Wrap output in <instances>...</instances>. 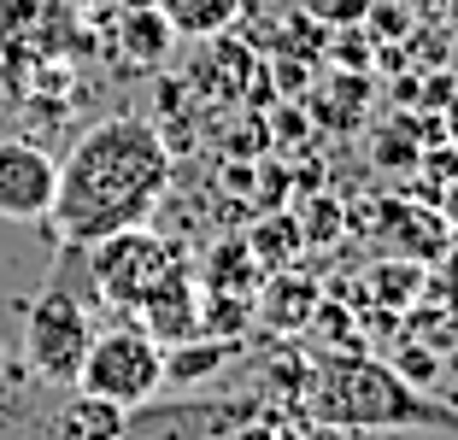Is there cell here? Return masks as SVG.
Returning <instances> with one entry per match:
<instances>
[{
    "instance_id": "7a4b0ae2",
    "label": "cell",
    "mask_w": 458,
    "mask_h": 440,
    "mask_svg": "<svg viewBox=\"0 0 458 440\" xmlns=\"http://www.w3.org/2000/svg\"><path fill=\"white\" fill-rule=\"evenodd\" d=\"M294 411L306 423L377 435V428H458V411L435 405L423 387H411L394 364L370 352H318L300 364Z\"/></svg>"
},
{
    "instance_id": "7402d4cb",
    "label": "cell",
    "mask_w": 458,
    "mask_h": 440,
    "mask_svg": "<svg viewBox=\"0 0 458 440\" xmlns=\"http://www.w3.org/2000/svg\"><path fill=\"white\" fill-rule=\"evenodd\" d=\"M388 364H394V370H400L411 387H423V393H429L435 376H441V359H435V347H429V341H418V334L394 341V359H388Z\"/></svg>"
},
{
    "instance_id": "e0dca14e",
    "label": "cell",
    "mask_w": 458,
    "mask_h": 440,
    "mask_svg": "<svg viewBox=\"0 0 458 440\" xmlns=\"http://www.w3.org/2000/svg\"><path fill=\"white\" fill-rule=\"evenodd\" d=\"M259 282H265V265L253 258V247H247V235H229V241H217L212 253H206V288L259 293Z\"/></svg>"
},
{
    "instance_id": "ffe728a7",
    "label": "cell",
    "mask_w": 458,
    "mask_h": 440,
    "mask_svg": "<svg viewBox=\"0 0 458 440\" xmlns=\"http://www.w3.org/2000/svg\"><path fill=\"white\" fill-rule=\"evenodd\" d=\"M418 288H423V265L418 258H382L377 270H370V300H382L377 311H400V306H411L418 300Z\"/></svg>"
},
{
    "instance_id": "4316f807",
    "label": "cell",
    "mask_w": 458,
    "mask_h": 440,
    "mask_svg": "<svg viewBox=\"0 0 458 440\" xmlns=\"http://www.w3.org/2000/svg\"><path fill=\"white\" fill-rule=\"evenodd\" d=\"M364 6H370V0H318L311 18L329 24V30H341V24H364Z\"/></svg>"
},
{
    "instance_id": "8992f818",
    "label": "cell",
    "mask_w": 458,
    "mask_h": 440,
    "mask_svg": "<svg viewBox=\"0 0 458 440\" xmlns=\"http://www.w3.org/2000/svg\"><path fill=\"white\" fill-rule=\"evenodd\" d=\"M59 188V159L36 141H0V217L6 224H47Z\"/></svg>"
},
{
    "instance_id": "2e32d148",
    "label": "cell",
    "mask_w": 458,
    "mask_h": 440,
    "mask_svg": "<svg viewBox=\"0 0 458 440\" xmlns=\"http://www.w3.org/2000/svg\"><path fill=\"white\" fill-rule=\"evenodd\" d=\"M153 6L165 13V24H171L176 36L206 41V36H217V30H229L242 18L247 0H153Z\"/></svg>"
},
{
    "instance_id": "f546056e",
    "label": "cell",
    "mask_w": 458,
    "mask_h": 440,
    "mask_svg": "<svg viewBox=\"0 0 458 440\" xmlns=\"http://www.w3.org/2000/svg\"><path fill=\"white\" fill-rule=\"evenodd\" d=\"M446 59H453V71H458V36H453V41H446Z\"/></svg>"
},
{
    "instance_id": "836d02e7",
    "label": "cell",
    "mask_w": 458,
    "mask_h": 440,
    "mask_svg": "<svg viewBox=\"0 0 458 440\" xmlns=\"http://www.w3.org/2000/svg\"><path fill=\"white\" fill-rule=\"evenodd\" d=\"M341 440H359V435H341Z\"/></svg>"
},
{
    "instance_id": "6da1fadb",
    "label": "cell",
    "mask_w": 458,
    "mask_h": 440,
    "mask_svg": "<svg viewBox=\"0 0 458 440\" xmlns=\"http://www.w3.org/2000/svg\"><path fill=\"white\" fill-rule=\"evenodd\" d=\"M165 194H171L165 135L141 118H100L95 130L77 135V147L59 165L47 229L59 235L65 253H82L112 229L148 224Z\"/></svg>"
},
{
    "instance_id": "9a60e30c",
    "label": "cell",
    "mask_w": 458,
    "mask_h": 440,
    "mask_svg": "<svg viewBox=\"0 0 458 440\" xmlns=\"http://www.w3.org/2000/svg\"><path fill=\"white\" fill-rule=\"evenodd\" d=\"M247 247H253V258L265 265V276L270 270H288L300 258V224H294V206H270L265 217L253 224V235H247Z\"/></svg>"
},
{
    "instance_id": "52a82bcc",
    "label": "cell",
    "mask_w": 458,
    "mask_h": 440,
    "mask_svg": "<svg viewBox=\"0 0 458 440\" xmlns=\"http://www.w3.org/2000/svg\"><path fill=\"white\" fill-rule=\"evenodd\" d=\"M259 400H171V405H130L123 411V435L118 440H200L206 428H235L242 417H253Z\"/></svg>"
},
{
    "instance_id": "5bb4252c",
    "label": "cell",
    "mask_w": 458,
    "mask_h": 440,
    "mask_svg": "<svg viewBox=\"0 0 458 440\" xmlns=\"http://www.w3.org/2000/svg\"><path fill=\"white\" fill-rule=\"evenodd\" d=\"M118 41H123V59H130V65H165V54L176 47V30L165 24V13L153 0H141L135 13H123Z\"/></svg>"
},
{
    "instance_id": "30bf717a",
    "label": "cell",
    "mask_w": 458,
    "mask_h": 440,
    "mask_svg": "<svg viewBox=\"0 0 458 440\" xmlns=\"http://www.w3.org/2000/svg\"><path fill=\"white\" fill-rule=\"evenodd\" d=\"M364 235L388 241L400 258H435L446 247V224L429 212V206H411V200H370V224H364Z\"/></svg>"
},
{
    "instance_id": "603a6c76",
    "label": "cell",
    "mask_w": 458,
    "mask_h": 440,
    "mask_svg": "<svg viewBox=\"0 0 458 440\" xmlns=\"http://www.w3.org/2000/svg\"><path fill=\"white\" fill-rule=\"evenodd\" d=\"M364 24H370V41H411V13H405L400 0H370L364 6Z\"/></svg>"
},
{
    "instance_id": "4fadbf2b",
    "label": "cell",
    "mask_w": 458,
    "mask_h": 440,
    "mask_svg": "<svg viewBox=\"0 0 458 440\" xmlns=\"http://www.w3.org/2000/svg\"><path fill=\"white\" fill-rule=\"evenodd\" d=\"M212 47H206V59L194 65V77H200L206 94H224V100H242L247 82H253L259 71V54L247 47L242 36H229V30H217V36H206Z\"/></svg>"
},
{
    "instance_id": "f1b7e54d",
    "label": "cell",
    "mask_w": 458,
    "mask_h": 440,
    "mask_svg": "<svg viewBox=\"0 0 458 440\" xmlns=\"http://www.w3.org/2000/svg\"><path fill=\"white\" fill-rule=\"evenodd\" d=\"M446 141H458V100L446 106Z\"/></svg>"
},
{
    "instance_id": "1f68e13d",
    "label": "cell",
    "mask_w": 458,
    "mask_h": 440,
    "mask_svg": "<svg viewBox=\"0 0 458 440\" xmlns=\"http://www.w3.org/2000/svg\"><path fill=\"white\" fill-rule=\"evenodd\" d=\"M418 6H423V13H429V6H441V0H418Z\"/></svg>"
},
{
    "instance_id": "9c48e42d",
    "label": "cell",
    "mask_w": 458,
    "mask_h": 440,
    "mask_svg": "<svg viewBox=\"0 0 458 440\" xmlns=\"http://www.w3.org/2000/svg\"><path fill=\"white\" fill-rule=\"evenodd\" d=\"M200 282L189 276V270L176 265L171 276L159 282V288H148V300H141V329L159 341V347H176V341H189V334H200Z\"/></svg>"
},
{
    "instance_id": "83f0119b",
    "label": "cell",
    "mask_w": 458,
    "mask_h": 440,
    "mask_svg": "<svg viewBox=\"0 0 458 440\" xmlns=\"http://www.w3.org/2000/svg\"><path fill=\"white\" fill-rule=\"evenodd\" d=\"M394 100H400V106H418V71H400V82H394Z\"/></svg>"
},
{
    "instance_id": "277c9868",
    "label": "cell",
    "mask_w": 458,
    "mask_h": 440,
    "mask_svg": "<svg viewBox=\"0 0 458 440\" xmlns=\"http://www.w3.org/2000/svg\"><path fill=\"white\" fill-rule=\"evenodd\" d=\"M82 393H100L112 405H141L165 387V347L153 341L141 323H118V329L95 334L89 352H82V370H77Z\"/></svg>"
},
{
    "instance_id": "4dcf8cb0",
    "label": "cell",
    "mask_w": 458,
    "mask_h": 440,
    "mask_svg": "<svg viewBox=\"0 0 458 440\" xmlns=\"http://www.w3.org/2000/svg\"><path fill=\"white\" fill-rule=\"evenodd\" d=\"M200 440H229V428H206V435Z\"/></svg>"
},
{
    "instance_id": "44dd1931",
    "label": "cell",
    "mask_w": 458,
    "mask_h": 440,
    "mask_svg": "<svg viewBox=\"0 0 458 440\" xmlns=\"http://www.w3.org/2000/svg\"><path fill=\"white\" fill-rule=\"evenodd\" d=\"M370 159H377V171H411V165L423 159V141H418V123L405 118H388L377 135H370Z\"/></svg>"
},
{
    "instance_id": "ac0fdd59",
    "label": "cell",
    "mask_w": 458,
    "mask_h": 440,
    "mask_svg": "<svg viewBox=\"0 0 458 440\" xmlns=\"http://www.w3.org/2000/svg\"><path fill=\"white\" fill-rule=\"evenodd\" d=\"M123 435V405L100 400V393H82L65 405V417H59V435L54 440H118Z\"/></svg>"
},
{
    "instance_id": "3957f363",
    "label": "cell",
    "mask_w": 458,
    "mask_h": 440,
    "mask_svg": "<svg viewBox=\"0 0 458 440\" xmlns=\"http://www.w3.org/2000/svg\"><path fill=\"white\" fill-rule=\"evenodd\" d=\"M82 253H89V288L118 311H135L148 300V288H159V282L182 265V253H176L153 224L112 229V235H100L95 247H82Z\"/></svg>"
},
{
    "instance_id": "484cf974",
    "label": "cell",
    "mask_w": 458,
    "mask_h": 440,
    "mask_svg": "<svg viewBox=\"0 0 458 440\" xmlns=\"http://www.w3.org/2000/svg\"><path fill=\"white\" fill-rule=\"evenodd\" d=\"M458 100V71H418V112H446Z\"/></svg>"
},
{
    "instance_id": "d4e9b609",
    "label": "cell",
    "mask_w": 458,
    "mask_h": 440,
    "mask_svg": "<svg viewBox=\"0 0 458 440\" xmlns=\"http://www.w3.org/2000/svg\"><path fill=\"white\" fill-rule=\"evenodd\" d=\"M270 141L276 147H300V141H311V112L306 106H294V100H288V106H276V100H270Z\"/></svg>"
},
{
    "instance_id": "7c38bea8",
    "label": "cell",
    "mask_w": 458,
    "mask_h": 440,
    "mask_svg": "<svg viewBox=\"0 0 458 440\" xmlns=\"http://www.w3.org/2000/svg\"><path fill=\"white\" fill-rule=\"evenodd\" d=\"M318 300H324L318 276H306V270H270V276L259 282V293H253V311L276 334H300L311 323V311H318Z\"/></svg>"
},
{
    "instance_id": "ba28073f",
    "label": "cell",
    "mask_w": 458,
    "mask_h": 440,
    "mask_svg": "<svg viewBox=\"0 0 458 440\" xmlns=\"http://www.w3.org/2000/svg\"><path fill=\"white\" fill-rule=\"evenodd\" d=\"M306 112H311V123H324L329 135H359L364 112H370V71L318 65L311 94H306Z\"/></svg>"
},
{
    "instance_id": "5b68a950",
    "label": "cell",
    "mask_w": 458,
    "mask_h": 440,
    "mask_svg": "<svg viewBox=\"0 0 458 440\" xmlns=\"http://www.w3.org/2000/svg\"><path fill=\"white\" fill-rule=\"evenodd\" d=\"M89 341H95L89 306H82L77 293H65V282H54L24 317V364H30V376L59 382V387H77Z\"/></svg>"
},
{
    "instance_id": "cb8c5ba5",
    "label": "cell",
    "mask_w": 458,
    "mask_h": 440,
    "mask_svg": "<svg viewBox=\"0 0 458 440\" xmlns=\"http://www.w3.org/2000/svg\"><path fill=\"white\" fill-rule=\"evenodd\" d=\"M253 194H259V206H288L294 200V176H288V165L283 159H259L253 165Z\"/></svg>"
},
{
    "instance_id": "8fae6325",
    "label": "cell",
    "mask_w": 458,
    "mask_h": 440,
    "mask_svg": "<svg viewBox=\"0 0 458 440\" xmlns=\"http://www.w3.org/2000/svg\"><path fill=\"white\" fill-rule=\"evenodd\" d=\"M247 359V334H189L165 347V387H200Z\"/></svg>"
},
{
    "instance_id": "d6986e66",
    "label": "cell",
    "mask_w": 458,
    "mask_h": 440,
    "mask_svg": "<svg viewBox=\"0 0 458 440\" xmlns=\"http://www.w3.org/2000/svg\"><path fill=\"white\" fill-rule=\"evenodd\" d=\"M294 206V224H300V241L306 247H335L341 235H347V206L335 200V194H300V200H288Z\"/></svg>"
},
{
    "instance_id": "d6a6232c",
    "label": "cell",
    "mask_w": 458,
    "mask_h": 440,
    "mask_svg": "<svg viewBox=\"0 0 458 440\" xmlns=\"http://www.w3.org/2000/svg\"><path fill=\"white\" fill-rule=\"evenodd\" d=\"M0 364H6V347H0Z\"/></svg>"
}]
</instances>
